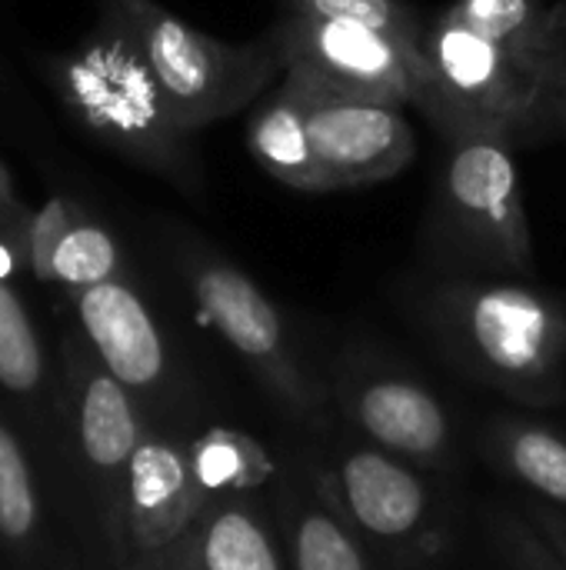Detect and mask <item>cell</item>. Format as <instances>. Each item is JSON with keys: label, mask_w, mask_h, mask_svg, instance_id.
I'll list each match as a JSON object with an SVG mask.
<instances>
[{"label": "cell", "mask_w": 566, "mask_h": 570, "mask_svg": "<svg viewBox=\"0 0 566 570\" xmlns=\"http://www.w3.org/2000/svg\"><path fill=\"white\" fill-rule=\"evenodd\" d=\"M420 114L450 140H566V0H454L420 37Z\"/></svg>", "instance_id": "obj_1"}, {"label": "cell", "mask_w": 566, "mask_h": 570, "mask_svg": "<svg viewBox=\"0 0 566 570\" xmlns=\"http://www.w3.org/2000/svg\"><path fill=\"white\" fill-rule=\"evenodd\" d=\"M407 317L437 354L480 387L527 411L566 404V301L520 277L417 274Z\"/></svg>", "instance_id": "obj_2"}, {"label": "cell", "mask_w": 566, "mask_h": 570, "mask_svg": "<svg viewBox=\"0 0 566 570\" xmlns=\"http://www.w3.org/2000/svg\"><path fill=\"white\" fill-rule=\"evenodd\" d=\"M160 250L197 307L200 321L250 374L270 411L300 441H327L340 431L327 367H320L290 314L214 240L160 220Z\"/></svg>", "instance_id": "obj_3"}, {"label": "cell", "mask_w": 566, "mask_h": 570, "mask_svg": "<svg viewBox=\"0 0 566 570\" xmlns=\"http://www.w3.org/2000/svg\"><path fill=\"white\" fill-rule=\"evenodd\" d=\"M33 67L60 110L90 140L190 200L207 197L193 134L173 120L133 33L113 7L97 3V23L70 50L33 57Z\"/></svg>", "instance_id": "obj_4"}, {"label": "cell", "mask_w": 566, "mask_h": 570, "mask_svg": "<svg viewBox=\"0 0 566 570\" xmlns=\"http://www.w3.org/2000/svg\"><path fill=\"white\" fill-rule=\"evenodd\" d=\"M420 264L454 277L537 274V244L524 204L517 150L490 134L444 140V160L420 220Z\"/></svg>", "instance_id": "obj_5"}, {"label": "cell", "mask_w": 566, "mask_h": 570, "mask_svg": "<svg viewBox=\"0 0 566 570\" xmlns=\"http://www.w3.org/2000/svg\"><path fill=\"white\" fill-rule=\"evenodd\" d=\"M310 444L337 508L384 570H454L460 554L454 481L390 458L347 431Z\"/></svg>", "instance_id": "obj_6"}, {"label": "cell", "mask_w": 566, "mask_h": 570, "mask_svg": "<svg viewBox=\"0 0 566 570\" xmlns=\"http://www.w3.org/2000/svg\"><path fill=\"white\" fill-rule=\"evenodd\" d=\"M120 13L133 33L173 120L187 134L254 107L287 73L284 47L267 27L260 37L230 43L197 30L157 0H97Z\"/></svg>", "instance_id": "obj_7"}, {"label": "cell", "mask_w": 566, "mask_h": 570, "mask_svg": "<svg viewBox=\"0 0 566 570\" xmlns=\"http://www.w3.org/2000/svg\"><path fill=\"white\" fill-rule=\"evenodd\" d=\"M327 381L340 431L457 481L464 468L460 421L410 364L370 337H347L327 364Z\"/></svg>", "instance_id": "obj_8"}, {"label": "cell", "mask_w": 566, "mask_h": 570, "mask_svg": "<svg viewBox=\"0 0 566 570\" xmlns=\"http://www.w3.org/2000/svg\"><path fill=\"white\" fill-rule=\"evenodd\" d=\"M57 401L70 448V474L77 478L87 508V531L97 558L110 570L127 471L153 421L140 401L97 361L80 331L63 341Z\"/></svg>", "instance_id": "obj_9"}, {"label": "cell", "mask_w": 566, "mask_h": 570, "mask_svg": "<svg viewBox=\"0 0 566 570\" xmlns=\"http://www.w3.org/2000/svg\"><path fill=\"white\" fill-rule=\"evenodd\" d=\"M80 337L97 361L140 401L153 424L197 431V384L177 341L133 277L70 294Z\"/></svg>", "instance_id": "obj_10"}, {"label": "cell", "mask_w": 566, "mask_h": 570, "mask_svg": "<svg viewBox=\"0 0 566 570\" xmlns=\"http://www.w3.org/2000/svg\"><path fill=\"white\" fill-rule=\"evenodd\" d=\"M287 70H297L337 94L384 100L397 107H420L424 60L420 50L367 23L317 20L280 10L270 23Z\"/></svg>", "instance_id": "obj_11"}, {"label": "cell", "mask_w": 566, "mask_h": 570, "mask_svg": "<svg viewBox=\"0 0 566 570\" xmlns=\"http://www.w3.org/2000/svg\"><path fill=\"white\" fill-rule=\"evenodd\" d=\"M190 434L183 428L150 424L133 451L120 501L117 548L110 570H140L173 548L207 511V498L193 478Z\"/></svg>", "instance_id": "obj_12"}, {"label": "cell", "mask_w": 566, "mask_h": 570, "mask_svg": "<svg viewBox=\"0 0 566 570\" xmlns=\"http://www.w3.org/2000/svg\"><path fill=\"white\" fill-rule=\"evenodd\" d=\"M307 107L310 137L334 190H360L404 174L417 157V130L404 107L337 94L297 70H287Z\"/></svg>", "instance_id": "obj_13"}, {"label": "cell", "mask_w": 566, "mask_h": 570, "mask_svg": "<svg viewBox=\"0 0 566 570\" xmlns=\"http://www.w3.org/2000/svg\"><path fill=\"white\" fill-rule=\"evenodd\" d=\"M270 511L284 541L287 570H384L347 514L337 508L310 441L280 444V474Z\"/></svg>", "instance_id": "obj_14"}, {"label": "cell", "mask_w": 566, "mask_h": 570, "mask_svg": "<svg viewBox=\"0 0 566 570\" xmlns=\"http://www.w3.org/2000/svg\"><path fill=\"white\" fill-rule=\"evenodd\" d=\"M140 570H287L270 498L207 504L173 548Z\"/></svg>", "instance_id": "obj_15"}, {"label": "cell", "mask_w": 566, "mask_h": 570, "mask_svg": "<svg viewBox=\"0 0 566 570\" xmlns=\"http://www.w3.org/2000/svg\"><path fill=\"white\" fill-rule=\"evenodd\" d=\"M244 140L257 167L277 184L300 194H330L327 170L310 137L304 94L290 73H284L277 87L250 107Z\"/></svg>", "instance_id": "obj_16"}, {"label": "cell", "mask_w": 566, "mask_h": 570, "mask_svg": "<svg viewBox=\"0 0 566 570\" xmlns=\"http://www.w3.org/2000/svg\"><path fill=\"white\" fill-rule=\"evenodd\" d=\"M484 461L527 498L566 511V434L527 414H494L477 428Z\"/></svg>", "instance_id": "obj_17"}, {"label": "cell", "mask_w": 566, "mask_h": 570, "mask_svg": "<svg viewBox=\"0 0 566 570\" xmlns=\"http://www.w3.org/2000/svg\"><path fill=\"white\" fill-rule=\"evenodd\" d=\"M190 464L203 498H270L280 474V448L250 431L210 424L190 434Z\"/></svg>", "instance_id": "obj_18"}, {"label": "cell", "mask_w": 566, "mask_h": 570, "mask_svg": "<svg viewBox=\"0 0 566 570\" xmlns=\"http://www.w3.org/2000/svg\"><path fill=\"white\" fill-rule=\"evenodd\" d=\"M0 541L17 561H37L43 548V511L33 468L17 431L0 417Z\"/></svg>", "instance_id": "obj_19"}, {"label": "cell", "mask_w": 566, "mask_h": 570, "mask_svg": "<svg viewBox=\"0 0 566 570\" xmlns=\"http://www.w3.org/2000/svg\"><path fill=\"white\" fill-rule=\"evenodd\" d=\"M120 277H130V264L120 237L83 207L53 254L50 284L63 287L67 294H77Z\"/></svg>", "instance_id": "obj_20"}, {"label": "cell", "mask_w": 566, "mask_h": 570, "mask_svg": "<svg viewBox=\"0 0 566 570\" xmlns=\"http://www.w3.org/2000/svg\"><path fill=\"white\" fill-rule=\"evenodd\" d=\"M0 387L10 397L47 391V354L20 294L0 281Z\"/></svg>", "instance_id": "obj_21"}, {"label": "cell", "mask_w": 566, "mask_h": 570, "mask_svg": "<svg viewBox=\"0 0 566 570\" xmlns=\"http://www.w3.org/2000/svg\"><path fill=\"white\" fill-rule=\"evenodd\" d=\"M277 3L280 10L300 13V17L367 23L417 50H420V37L427 27V17L410 0H277Z\"/></svg>", "instance_id": "obj_22"}, {"label": "cell", "mask_w": 566, "mask_h": 570, "mask_svg": "<svg viewBox=\"0 0 566 570\" xmlns=\"http://www.w3.org/2000/svg\"><path fill=\"white\" fill-rule=\"evenodd\" d=\"M487 541L500 570H564L550 554L534 524L520 514V508H490L487 511Z\"/></svg>", "instance_id": "obj_23"}, {"label": "cell", "mask_w": 566, "mask_h": 570, "mask_svg": "<svg viewBox=\"0 0 566 570\" xmlns=\"http://www.w3.org/2000/svg\"><path fill=\"white\" fill-rule=\"evenodd\" d=\"M80 210H83V204L67 197V194H53L40 210H33L30 237H27V267L40 284H50L53 254H57L63 234L70 230V224L77 220Z\"/></svg>", "instance_id": "obj_24"}, {"label": "cell", "mask_w": 566, "mask_h": 570, "mask_svg": "<svg viewBox=\"0 0 566 570\" xmlns=\"http://www.w3.org/2000/svg\"><path fill=\"white\" fill-rule=\"evenodd\" d=\"M30 217L33 210H27L13 190V180L7 174V167L0 164V244H7L20 264H27V237H30Z\"/></svg>", "instance_id": "obj_25"}, {"label": "cell", "mask_w": 566, "mask_h": 570, "mask_svg": "<svg viewBox=\"0 0 566 570\" xmlns=\"http://www.w3.org/2000/svg\"><path fill=\"white\" fill-rule=\"evenodd\" d=\"M520 514L534 524V531L544 538V544L550 548V554H554L566 570V511L527 498V501L520 504Z\"/></svg>", "instance_id": "obj_26"}, {"label": "cell", "mask_w": 566, "mask_h": 570, "mask_svg": "<svg viewBox=\"0 0 566 570\" xmlns=\"http://www.w3.org/2000/svg\"><path fill=\"white\" fill-rule=\"evenodd\" d=\"M13 100H20V90L13 87V80H10V70L3 67V57H0V104H7V107H17Z\"/></svg>", "instance_id": "obj_27"}]
</instances>
